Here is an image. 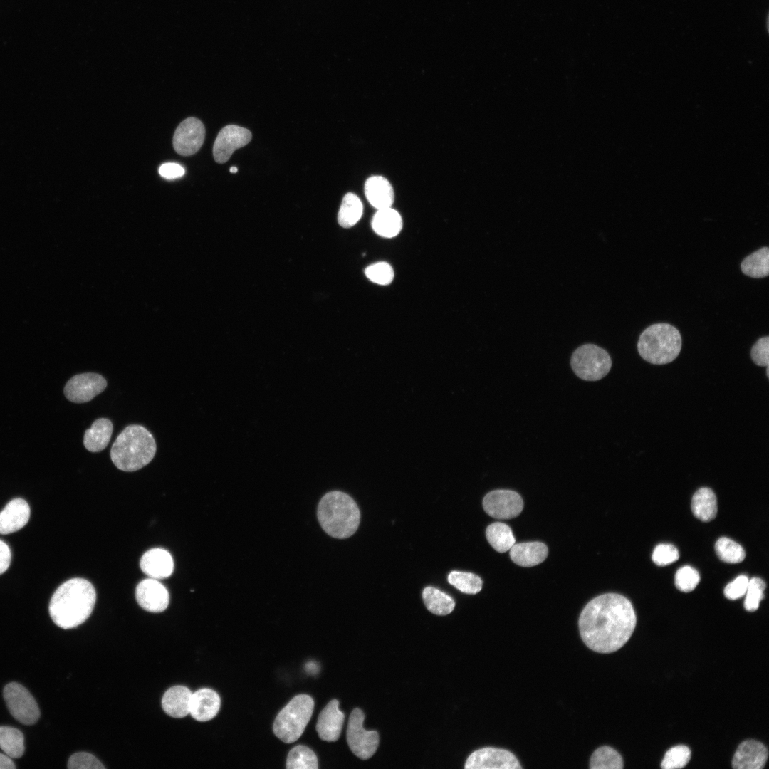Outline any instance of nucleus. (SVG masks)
<instances>
[{
    "label": "nucleus",
    "instance_id": "f257e3e1",
    "mask_svg": "<svg viewBox=\"0 0 769 769\" xmlns=\"http://www.w3.org/2000/svg\"><path fill=\"white\" fill-rule=\"evenodd\" d=\"M636 623L631 602L615 593L592 599L583 608L578 621L580 634L586 646L605 654L620 649L632 636Z\"/></svg>",
    "mask_w": 769,
    "mask_h": 769
},
{
    "label": "nucleus",
    "instance_id": "f03ea898",
    "mask_svg": "<svg viewBox=\"0 0 769 769\" xmlns=\"http://www.w3.org/2000/svg\"><path fill=\"white\" fill-rule=\"evenodd\" d=\"M96 601L93 585L83 578L67 580L55 591L49 603L53 622L64 629L83 624L90 615Z\"/></svg>",
    "mask_w": 769,
    "mask_h": 769
},
{
    "label": "nucleus",
    "instance_id": "7ed1b4c3",
    "mask_svg": "<svg viewBox=\"0 0 769 769\" xmlns=\"http://www.w3.org/2000/svg\"><path fill=\"white\" fill-rule=\"evenodd\" d=\"M157 446L152 434L143 426L131 424L117 436L110 449L114 465L123 471H135L154 458Z\"/></svg>",
    "mask_w": 769,
    "mask_h": 769
},
{
    "label": "nucleus",
    "instance_id": "20e7f679",
    "mask_svg": "<svg viewBox=\"0 0 769 769\" xmlns=\"http://www.w3.org/2000/svg\"><path fill=\"white\" fill-rule=\"evenodd\" d=\"M317 516L323 530L331 537L345 539L358 528L360 512L357 504L348 494L333 491L319 501Z\"/></svg>",
    "mask_w": 769,
    "mask_h": 769
},
{
    "label": "nucleus",
    "instance_id": "39448f33",
    "mask_svg": "<svg viewBox=\"0 0 769 769\" xmlns=\"http://www.w3.org/2000/svg\"><path fill=\"white\" fill-rule=\"evenodd\" d=\"M679 331L668 323H656L647 328L640 335L637 350L639 355L654 365H664L674 361L681 350Z\"/></svg>",
    "mask_w": 769,
    "mask_h": 769
},
{
    "label": "nucleus",
    "instance_id": "423d86ee",
    "mask_svg": "<svg viewBox=\"0 0 769 769\" xmlns=\"http://www.w3.org/2000/svg\"><path fill=\"white\" fill-rule=\"evenodd\" d=\"M313 709L314 701L310 696H295L276 717L273 726V733L283 742H295L303 733Z\"/></svg>",
    "mask_w": 769,
    "mask_h": 769
},
{
    "label": "nucleus",
    "instance_id": "0eeeda50",
    "mask_svg": "<svg viewBox=\"0 0 769 769\" xmlns=\"http://www.w3.org/2000/svg\"><path fill=\"white\" fill-rule=\"evenodd\" d=\"M570 364L575 374L586 381H597L610 372L612 360L608 352L594 344L577 347L571 356Z\"/></svg>",
    "mask_w": 769,
    "mask_h": 769
},
{
    "label": "nucleus",
    "instance_id": "6e6552de",
    "mask_svg": "<svg viewBox=\"0 0 769 769\" xmlns=\"http://www.w3.org/2000/svg\"><path fill=\"white\" fill-rule=\"evenodd\" d=\"M365 716L360 708L350 713L347 728V742L351 751L358 758L367 760L376 752L379 746V734L376 731L363 728Z\"/></svg>",
    "mask_w": 769,
    "mask_h": 769
},
{
    "label": "nucleus",
    "instance_id": "1a4fd4ad",
    "mask_svg": "<svg viewBox=\"0 0 769 769\" xmlns=\"http://www.w3.org/2000/svg\"><path fill=\"white\" fill-rule=\"evenodd\" d=\"M4 698L12 716L25 725L34 724L40 716L36 701L31 693L20 684L12 682L4 689Z\"/></svg>",
    "mask_w": 769,
    "mask_h": 769
},
{
    "label": "nucleus",
    "instance_id": "9d476101",
    "mask_svg": "<svg viewBox=\"0 0 769 769\" xmlns=\"http://www.w3.org/2000/svg\"><path fill=\"white\" fill-rule=\"evenodd\" d=\"M466 769H520L519 761L511 751L503 748L485 747L471 753Z\"/></svg>",
    "mask_w": 769,
    "mask_h": 769
},
{
    "label": "nucleus",
    "instance_id": "9b49d317",
    "mask_svg": "<svg viewBox=\"0 0 769 769\" xmlns=\"http://www.w3.org/2000/svg\"><path fill=\"white\" fill-rule=\"evenodd\" d=\"M483 507L486 513L493 518L511 519L520 513L523 508V501L514 491L494 490L485 496Z\"/></svg>",
    "mask_w": 769,
    "mask_h": 769
},
{
    "label": "nucleus",
    "instance_id": "f8f14e48",
    "mask_svg": "<svg viewBox=\"0 0 769 769\" xmlns=\"http://www.w3.org/2000/svg\"><path fill=\"white\" fill-rule=\"evenodd\" d=\"M107 384L105 378L102 375L86 372L72 377L65 385L63 392L69 401L85 403L103 392Z\"/></svg>",
    "mask_w": 769,
    "mask_h": 769
},
{
    "label": "nucleus",
    "instance_id": "ddd939ff",
    "mask_svg": "<svg viewBox=\"0 0 769 769\" xmlns=\"http://www.w3.org/2000/svg\"><path fill=\"white\" fill-rule=\"evenodd\" d=\"M205 137V128L197 118L189 117L177 127L173 137L174 150L182 156L195 154L202 147Z\"/></svg>",
    "mask_w": 769,
    "mask_h": 769
},
{
    "label": "nucleus",
    "instance_id": "4468645a",
    "mask_svg": "<svg viewBox=\"0 0 769 769\" xmlns=\"http://www.w3.org/2000/svg\"><path fill=\"white\" fill-rule=\"evenodd\" d=\"M251 132L246 128L229 125L219 132L213 147V155L217 163H225L234 152L247 145L251 140Z\"/></svg>",
    "mask_w": 769,
    "mask_h": 769
},
{
    "label": "nucleus",
    "instance_id": "2eb2a0df",
    "mask_svg": "<svg viewBox=\"0 0 769 769\" xmlns=\"http://www.w3.org/2000/svg\"><path fill=\"white\" fill-rule=\"evenodd\" d=\"M136 600L140 606L150 612H161L169 605V595L166 587L154 578L141 581L136 587Z\"/></svg>",
    "mask_w": 769,
    "mask_h": 769
},
{
    "label": "nucleus",
    "instance_id": "dca6fc26",
    "mask_svg": "<svg viewBox=\"0 0 769 769\" xmlns=\"http://www.w3.org/2000/svg\"><path fill=\"white\" fill-rule=\"evenodd\" d=\"M768 752L766 747L755 740H746L738 747L732 766L736 769H761L768 759Z\"/></svg>",
    "mask_w": 769,
    "mask_h": 769
},
{
    "label": "nucleus",
    "instance_id": "f3484780",
    "mask_svg": "<svg viewBox=\"0 0 769 769\" xmlns=\"http://www.w3.org/2000/svg\"><path fill=\"white\" fill-rule=\"evenodd\" d=\"M338 706L339 701L333 699L325 706L318 716L316 731L323 741H336L340 736L345 715Z\"/></svg>",
    "mask_w": 769,
    "mask_h": 769
},
{
    "label": "nucleus",
    "instance_id": "a211bd4d",
    "mask_svg": "<svg viewBox=\"0 0 769 769\" xmlns=\"http://www.w3.org/2000/svg\"><path fill=\"white\" fill-rule=\"evenodd\" d=\"M220 706L219 694L213 689L203 688L192 693L189 713L198 721H207L216 716Z\"/></svg>",
    "mask_w": 769,
    "mask_h": 769
},
{
    "label": "nucleus",
    "instance_id": "6ab92c4d",
    "mask_svg": "<svg viewBox=\"0 0 769 769\" xmlns=\"http://www.w3.org/2000/svg\"><path fill=\"white\" fill-rule=\"evenodd\" d=\"M140 565L145 574L156 580L169 577L174 568L171 555L162 548H153L145 553Z\"/></svg>",
    "mask_w": 769,
    "mask_h": 769
},
{
    "label": "nucleus",
    "instance_id": "aec40b11",
    "mask_svg": "<svg viewBox=\"0 0 769 769\" xmlns=\"http://www.w3.org/2000/svg\"><path fill=\"white\" fill-rule=\"evenodd\" d=\"M30 508L22 498H14L0 512V534H9L22 528L28 521Z\"/></svg>",
    "mask_w": 769,
    "mask_h": 769
},
{
    "label": "nucleus",
    "instance_id": "412c9836",
    "mask_svg": "<svg viewBox=\"0 0 769 769\" xmlns=\"http://www.w3.org/2000/svg\"><path fill=\"white\" fill-rule=\"evenodd\" d=\"M365 193L370 204L377 209L391 207L394 202L393 188L382 176L369 177L365 184Z\"/></svg>",
    "mask_w": 769,
    "mask_h": 769
},
{
    "label": "nucleus",
    "instance_id": "4be33fe9",
    "mask_svg": "<svg viewBox=\"0 0 769 769\" xmlns=\"http://www.w3.org/2000/svg\"><path fill=\"white\" fill-rule=\"evenodd\" d=\"M548 547L541 542L514 544L510 549L513 563L522 567H533L543 562L548 556Z\"/></svg>",
    "mask_w": 769,
    "mask_h": 769
},
{
    "label": "nucleus",
    "instance_id": "5701e85b",
    "mask_svg": "<svg viewBox=\"0 0 769 769\" xmlns=\"http://www.w3.org/2000/svg\"><path fill=\"white\" fill-rule=\"evenodd\" d=\"M192 693L184 686H174L164 693L162 699L164 711L173 718H183L189 713Z\"/></svg>",
    "mask_w": 769,
    "mask_h": 769
},
{
    "label": "nucleus",
    "instance_id": "b1692460",
    "mask_svg": "<svg viewBox=\"0 0 769 769\" xmlns=\"http://www.w3.org/2000/svg\"><path fill=\"white\" fill-rule=\"evenodd\" d=\"M113 425L107 418H99L93 422L84 434L83 444L90 452H99L106 448L113 434Z\"/></svg>",
    "mask_w": 769,
    "mask_h": 769
},
{
    "label": "nucleus",
    "instance_id": "393cba45",
    "mask_svg": "<svg viewBox=\"0 0 769 769\" xmlns=\"http://www.w3.org/2000/svg\"><path fill=\"white\" fill-rule=\"evenodd\" d=\"M372 227L378 235L392 238L400 232L402 219L400 214L392 207L377 209L372 220Z\"/></svg>",
    "mask_w": 769,
    "mask_h": 769
},
{
    "label": "nucleus",
    "instance_id": "a878e982",
    "mask_svg": "<svg viewBox=\"0 0 769 769\" xmlns=\"http://www.w3.org/2000/svg\"><path fill=\"white\" fill-rule=\"evenodd\" d=\"M691 510L694 515L703 522L712 520L717 514V500L709 488H699L693 496Z\"/></svg>",
    "mask_w": 769,
    "mask_h": 769
},
{
    "label": "nucleus",
    "instance_id": "bb28decb",
    "mask_svg": "<svg viewBox=\"0 0 769 769\" xmlns=\"http://www.w3.org/2000/svg\"><path fill=\"white\" fill-rule=\"evenodd\" d=\"M742 272L753 278H761L769 273V249L764 246L746 256L741 264Z\"/></svg>",
    "mask_w": 769,
    "mask_h": 769
},
{
    "label": "nucleus",
    "instance_id": "cd10ccee",
    "mask_svg": "<svg viewBox=\"0 0 769 769\" xmlns=\"http://www.w3.org/2000/svg\"><path fill=\"white\" fill-rule=\"evenodd\" d=\"M422 598L427 610L436 615L450 614L455 607V602L451 596L434 587H425Z\"/></svg>",
    "mask_w": 769,
    "mask_h": 769
},
{
    "label": "nucleus",
    "instance_id": "c85d7f7f",
    "mask_svg": "<svg viewBox=\"0 0 769 769\" xmlns=\"http://www.w3.org/2000/svg\"><path fill=\"white\" fill-rule=\"evenodd\" d=\"M486 537L489 544L498 553L509 550L516 542L511 528L500 522L493 523L487 527Z\"/></svg>",
    "mask_w": 769,
    "mask_h": 769
},
{
    "label": "nucleus",
    "instance_id": "c756f323",
    "mask_svg": "<svg viewBox=\"0 0 769 769\" xmlns=\"http://www.w3.org/2000/svg\"><path fill=\"white\" fill-rule=\"evenodd\" d=\"M362 211L363 206L359 197L353 193L346 194L338 214L339 224L344 228L354 226L360 219Z\"/></svg>",
    "mask_w": 769,
    "mask_h": 769
},
{
    "label": "nucleus",
    "instance_id": "7c9ffc66",
    "mask_svg": "<svg viewBox=\"0 0 769 769\" xmlns=\"http://www.w3.org/2000/svg\"><path fill=\"white\" fill-rule=\"evenodd\" d=\"M0 748L11 758H19L24 753V738L18 729L0 726Z\"/></svg>",
    "mask_w": 769,
    "mask_h": 769
},
{
    "label": "nucleus",
    "instance_id": "2f4dec72",
    "mask_svg": "<svg viewBox=\"0 0 769 769\" xmlns=\"http://www.w3.org/2000/svg\"><path fill=\"white\" fill-rule=\"evenodd\" d=\"M591 769H621L623 760L620 754L614 748L604 746L596 749L590 760Z\"/></svg>",
    "mask_w": 769,
    "mask_h": 769
},
{
    "label": "nucleus",
    "instance_id": "473e14b6",
    "mask_svg": "<svg viewBox=\"0 0 769 769\" xmlns=\"http://www.w3.org/2000/svg\"><path fill=\"white\" fill-rule=\"evenodd\" d=\"M286 768L288 769H316L318 768V758L310 748L305 746L298 745L288 753Z\"/></svg>",
    "mask_w": 769,
    "mask_h": 769
},
{
    "label": "nucleus",
    "instance_id": "72a5a7b5",
    "mask_svg": "<svg viewBox=\"0 0 769 769\" xmlns=\"http://www.w3.org/2000/svg\"><path fill=\"white\" fill-rule=\"evenodd\" d=\"M448 582L461 592L474 595L482 588V580L471 572L452 571L448 575Z\"/></svg>",
    "mask_w": 769,
    "mask_h": 769
},
{
    "label": "nucleus",
    "instance_id": "f704fd0d",
    "mask_svg": "<svg viewBox=\"0 0 769 769\" xmlns=\"http://www.w3.org/2000/svg\"><path fill=\"white\" fill-rule=\"evenodd\" d=\"M715 550L718 557L723 562L728 563H739L742 562L746 553L743 547L733 540L722 537L715 544Z\"/></svg>",
    "mask_w": 769,
    "mask_h": 769
},
{
    "label": "nucleus",
    "instance_id": "c9c22d12",
    "mask_svg": "<svg viewBox=\"0 0 769 769\" xmlns=\"http://www.w3.org/2000/svg\"><path fill=\"white\" fill-rule=\"evenodd\" d=\"M691 758L690 749L684 745H678L668 750L661 761L663 769L682 768L685 767Z\"/></svg>",
    "mask_w": 769,
    "mask_h": 769
},
{
    "label": "nucleus",
    "instance_id": "e433bc0d",
    "mask_svg": "<svg viewBox=\"0 0 769 769\" xmlns=\"http://www.w3.org/2000/svg\"><path fill=\"white\" fill-rule=\"evenodd\" d=\"M765 588V583L762 579L754 577L749 580L744 601L746 610L753 612L758 610L760 602L764 597Z\"/></svg>",
    "mask_w": 769,
    "mask_h": 769
},
{
    "label": "nucleus",
    "instance_id": "4c0bfd02",
    "mask_svg": "<svg viewBox=\"0 0 769 769\" xmlns=\"http://www.w3.org/2000/svg\"><path fill=\"white\" fill-rule=\"evenodd\" d=\"M700 581V575L694 567L685 565L679 568L674 577L676 588L684 592L694 590Z\"/></svg>",
    "mask_w": 769,
    "mask_h": 769
},
{
    "label": "nucleus",
    "instance_id": "58836bf2",
    "mask_svg": "<svg viewBox=\"0 0 769 769\" xmlns=\"http://www.w3.org/2000/svg\"><path fill=\"white\" fill-rule=\"evenodd\" d=\"M365 276L373 283L388 285L394 278L392 267L386 262H378L366 268Z\"/></svg>",
    "mask_w": 769,
    "mask_h": 769
},
{
    "label": "nucleus",
    "instance_id": "ea45409f",
    "mask_svg": "<svg viewBox=\"0 0 769 769\" xmlns=\"http://www.w3.org/2000/svg\"><path fill=\"white\" fill-rule=\"evenodd\" d=\"M679 557V551L674 545L661 543L655 547L652 559L657 565L664 566L674 563Z\"/></svg>",
    "mask_w": 769,
    "mask_h": 769
},
{
    "label": "nucleus",
    "instance_id": "a19ab883",
    "mask_svg": "<svg viewBox=\"0 0 769 769\" xmlns=\"http://www.w3.org/2000/svg\"><path fill=\"white\" fill-rule=\"evenodd\" d=\"M70 769H102L105 766L93 755L80 752L70 756L68 762Z\"/></svg>",
    "mask_w": 769,
    "mask_h": 769
},
{
    "label": "nucleus",
    "instance_id": "79ce46f5",
    "mask_svg": "<svg viewBox=\"0 0 769 769\" xmlns=\"http://www.w3.org/2000/svg\"><path fill=\"white\" fill-rule=\"evenodd\" d=\"M753 362L760 367H768L769 365V337L760 338L753 345L750 351Z\"/></svg>",
    "mask_w": 769,
    "mask_h": 769
},
{
    "label": "nucleus",
    "instance_id": "37998d69",
    "mask_svg": "<svg viewBox=\"0 0 769 769\" xmlns=\"http://www.w3.org/2000/svg\"><path fill=\"white\" fill-rule=\"evenodd\" d=\"M748 582L747 576L739 575L726 586L723 592L725 597L731 600L741 598L746 594Z\"/></svg>",
    "mask_w": 769,
    "mask_h": 769
},
{
    "label": "nucleus",
    "instance_id": "c03bdc74",
    "mask_svg": "<svg viewBox=\"0 0 769 769\" xmlns=\"http://www.w3.org/2000/svg\"><path fill=\"white\" fill-rule=\"evenodd\" d=\"M184 172L181 165L173 162L163 164L159 168V174L168 179L180 177L184 175Z\"/></svg>",
    "mask_w": 769,
    "mask_h": 769
},
{
    "label": "nucleus",
    "instance_id": "a18cd8bd",
    "mask_svg": "<svg viewBox=\"0 0 769 769\" xmlns=\"http://www.w3.org/2000/svg\"><path fill=\"white\" fill-rule=\"evenodd\" d=\"M11 560V553L8 545L0 540V575L9 568Z\"/></svg>",
    "mask_w": 769,
    "mask_h": 769
},
{
    "label": "nucleus",
    "instance_id": "49530a36",
    "mask_svg": "<svg viewBox=\"0 0 769 769\" xmlns=\"http://www.w3.org/2000/svg\"><path fill=\"white\" fill-rule=\"evenodd\" d=\"M16 766L11 758L5 753H0V769H14Z\"/></svg>",
    "mask_w": 769,
    "mask_h": 769
},
{
    "label": "nucleus",
    "instance_id": "de8ad7c7",
    "mask_svg": "<svg viewBox=\"0 0 769 769\" xmlns=\"http://www.w3.org/2000/svg\"><path fill=\"white\" fill-rule=\"evenodd\" d=\"M315 668H317V669H318L317 666H316V665H315V664L314 663H313V662H310V663L307 664V665H306V669H307V671H308V669H311V670H310V671H309V672H315V671H316V670H315Z\"/></svg>",
    "mask_w": 769,
    "mask_h": 769
},
{
    "label": "nucleus",
    "instance_id": "09e8293b",
    "mask_svg": "<svg viewBox=\"0 0 769 769\" xmlns=\"http://www.w3.org/2000/svg\"><path fill=\"white\" fill-rule=\"evenodd\" d=\"M229 171H230V172H231V173H236V172H237V171H238V169H237V167H231L230 168V170H229Z\"/></svg>",
    "mask_w": 769,
    "mask_h": 769
}]
</instances>
